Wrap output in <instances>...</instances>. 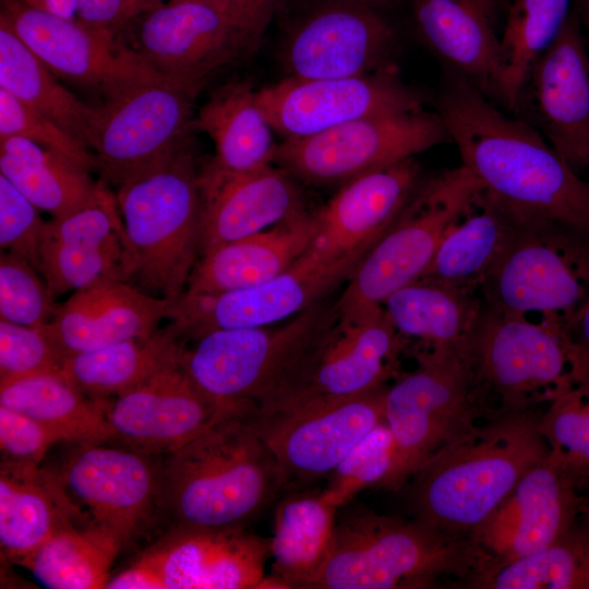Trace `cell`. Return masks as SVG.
Instances as JSON below:
<instances>
[{
	"label": "cell",
	"mask_w": 589,
	"mask_h": 589,
	"mask_svg": "<svg viewBox=\"0 0 589 589\" xmlns=\"http://www.w3.org/2000/svg\"><path fill=\"white\" fill-rule=\"evenodd\" d=\"M437 112L461 165L519 215L566 226L589 239V182L532 125L508 117L453 71Z\"/></svg>",
	"instance_id": "1"
},
{
	"label": "cell",
	"mask_w": 589,
	"mask_h": 589,
	"mask_svg": "<svg viewBox=\"0 0 589 589\" xmlns=\"http://www.w3.org/2000/svg\"><path fill=\"white\" fill-rule=\"evenodd\" d=\"M533 407L501 410L473 424L410 478L412 517L452 534L472 537L550 448Z\"/></svg>",
	"instance_id": "2"
},
{
	"label": "cell",
	"mask_w": 589,
	"mask_h": 589,
	"mask_svg": "<svg viewBox=\"0 0 589 589\" xmlns=\"http://www.w3.org/2000/svg\"><path fill=\"white\" fill-rule=\"evenodd\" d=\"M255 406L221 409L159 468L160 506L176 525L245 527L285 491L279 466L257 432Z\"/></svg>",
	"instance_id": "3"
},
{
	"label": "cell",
	"mask_w": 589,
	"mask_h": 589,
	"mask_svg": "<svg viewBox=\"0 0 589 589\" xmlns=\"http://www.w3.org/2000/svg\"><path fill=\"white\" fill-rule=\"evenodd\" d=\"M492 564L471 537L347 503L338 510L330 552L306 589L429 588L443 577L467 582Z\"/></svg>",
	"instance_id": "4"
},
{
	"label": "cell",
	"mask_w": 589,
	"mask_h": 589,
	"mask_svg": "<svg viewBox=\"0 0 589 589\" xmlns=\"http://www.w3.org/2000/svg\"><path fill=\"white\" fill-rule=\"evenodd\" d=\"M200 169L191 143L118 187L125 281L176 302L200 255Z\"/></svg>",
	"instance_id": "5"
},
{
	"label": "cell",
	"mask_w": 589,
	"mask_h": 589,
	"mask_svg": "<svg viewBox=\"0 0 589 589\" xmlns=\"http://www.w3.org/2000/svg\"><path fill=\"white\" fill-rule=\"evenodd\" d=\"M338 315L337 299L328 297L277 327L215 329L187 345L180 366L219 407L259 409L279 394Z\"/></svg>",
	"instance_id": "6"
},
{
	"label": "cell",
	"mask_w": 589,
	"mask_h": 589,
	"mask_svg": "<svg viewBox=\"0 0 589 589\" xmlns=\"http://www.w3.org/2000/svg\"><path fill=\"white\" fill-rule=\"evenodd\" d=\"M479 293L502 314L563 324L589 297V239L525 218Z\"/></svg>",
	"instance_id": "7"
},
{
	"label": "cell",
	"mask_w": 589,
	"mask_h": 589,
	"mask_svg": "<svg viewBox=\"0 0 589 589\" xmlns=\"http://www.w3.org/2000/svg\"><path fill=\"white\" fill-rule=\"evenodd\" d=\"M417 368L388 385L384 420L395 443L384 490L399 491L434 454L474 424L480 411L467 348L417 353Z\"/></svg>",
	"instance_id": "8"
},
{
	"label": "cell",
	"mask_w": 589,
	"mask_h": 589,
	"mask_svg": "<svg viewBox=\"0 0 589 589\" xmlns=\"http://www.w3.org/2000/svg\"><path fill=\"white\" fill-rule=\"evenodd\" d=\"M482 184L464 165L422 180L388 230L356 267L337 298L338 313L382 308L396 290L419 279L444 233Z\"/></svg>",
	"instance_id": "9"
},
{
	"label": "cell",
	"mask_w": 589,
	"mask_h": 589,
	"mask_svg": "<svg viewBox=\"0 0 589 589\" xmlns=\"http://www.w3.org/2000/svg\"><path fill=\"white\" fill-rule=\"evenodd\" d=\"M468 357L480 405L494 397L496 411L548 402L573 384L563 326L554 321L506 315L483 303Z\"/></svg>",
	"instance_id": "10"
},
{
	"label": "cell",
	"mask_w": 589,
	"mask_h": 589,
	"mask_svg": "<svg viewBox=\"0 0 589 589\" xmlns=\"http://www.w3.org/2000/svg\"><path fill=\"white\" fill-rule=\"evenodd\" d=\"M199 92L163 76L107 97L95 107L89 134L97 170L119 187L190 144Z\"/></svg>",
	"instance_id": "11"
},
{
	"label": "cell",
	"mask_w": 589,
	"mask_h": 589,
	"mask_svg": "<svg viewBox=\"0 0 589 589\" xmlns=\"http://www.w3.org/2000/svg\"><path fill=\"white\" fill-rule=\"evenodd\" d=\"M448 134L437 111L424 107L368 116L277 145L274 163L310 183L348 181L424 152Z\"/></svg>",
	"instance_id": "12"
},
{
	"label": "cell",
	"mask_w": 589,
	"mask_h": 589,
	"mask_svg": "<svg viewBox=\"0 0 589 589\" xmlns=\"http://www.w3.org/2000/svg\"><path fill=\"white\" fill-rule=\"evenodd\" d=\"M388 384L372 390L253 411L254 424L274 455L285 492L328 478L349 452L384 422Z\"/></svg>",
	"instance_id": "13"
},
{
	"label": "cell",
	"mask_w": 589,
	"mask_h": 589,
	"mask_svg": "<svg viewBox=\"0 0 589 589\" xmlns=\"http://www.w3.org/2000/svg\"><path fill=\"white\" fill-rule=\"evenodd\" d=\"M408 342L383 306L366 313L338 315L314 342L294 373L262 413L305 401L357 395L387 385L399 374Z\"/></svg>",
	"instance_id": "14"
},
{
	"label": "cell",
	"mask_w": 589,
	"mask_h": 589,
	"mask_svg": "<svg viewBox=\"0 0 589 589\" xmlns=\"http://www.w3.org/2000/svg\"><path fill=\"white\" fill-rule=\"evenodd\" d=\"M369 251L329 259L308 250L288 269L255 286L217 294L183 293L172 303L169 318L189 340L215 329L272 325L328 298Z\"/></svg>",
	"instance_id": "15"
},
{
	"label": "cell",
	"mask_w": 589,
	"mask_h": 589,
	"mask_svg": "<svg viewBox=\"0 0 589 589\" xmlns=\"http://www.w3.org/2000/svg\"><path fill=\"white\" fill-rule=\"evenodd\" d=\"M398 37L377 10L344 0H311L280 49L287 76H359L396 64Z\"/></svg>",
	"instance_id": "16"
},
{
	"label": "cell",
	"mask_w": 589,
	"mask_h": 589,
	"mask_svg": "<svg viewBox=\"0 0 589 589\" xmlns=\"http://www.w3.org/2000/svg\"><path fill=\"white\" fill-rule=\"evenodd\" d=\"M0 19L57 77L106 98L164 76L139 51L120 45L115 32L76 17L58 16L20 0H1Z\"/></svg>",
	"instance_id": "17"
},
{
	"label": "cell",
	"mask_w": 589,
	"mask_h": 589,
	"mask_svg": "<svg viewBox=\"0 0 589 589\" xmlns=\"http://www.w3.org/2000/svg\"><path fill=\"white\" fill-rule=\"evenodd\" d=\"M272 129L286 139L309 136L368 116L423 108L425 96L393 64L359 76L298 79L256 91Z\"/></svg>",
	"instance_id": "18"
},
{
	"label": "cell",
	"mask_w": 589,
	"mask_h": 589,
	"mask_svg": "<svg viewBox=\"0 0 589 589\" xmlns=\"http://www.w3.org/2000/svg\"><path fill=\"white\" fill-rule=\"evenodd\" d=\"M514 112L576 172L589 170V53L575 14L533 63Z\"/></svg>",
	"instance_id": "19"
},
{
	"label": "cell",
	"mask_w": 589,
	"mask_h": 589,
	"mask_svg": "<svg viewBox=\"0 0 589 589\" xmlns=\"http://www.w3.org/2000/svg\"><path fill=\"white\" fill-rule=\"evenodd\" d=\"M58 472L63 486L87 508L92 522L127 545L160 506L159 468L149 454L109 443L76 444Z\"/></svg>",
	"instance_id": "20"
},
{
	"label": "cell",
	"mask_w": 589,
	"mask_h": 589,
	"mask_svg": "<svg viewBox=\"0 0 589 589\" xmlns=\"http://www.w3.org/2000/svg\"><path fill=\"white\" fill-rule=\"evenodd\" d=\"M139 44L158 73L199 91L216 71L257 47L226 10L192 0H169L147 12Z\"/></svg>",
	"instance_id": "21"
},
{
	"label": "cell",
	"mask_w": 589,
	"mask_h": 589,
	"mask_svg": "<svg viewBox=\"0 0 589 589\" xmlns=\"http://www.w3.org/2000/svg\"><path fill=\"white\" fill-rule=\"evenodd\" d=\"M581 483L550 456L532 467L472 536L493 556L491 568L541 552L566 534L585 507L577 494Z\"/></svg>",
	"instance_id": "22"
},
{
	"label": "cell",
	"mask_w": 589,
	"mask_h": 589,
	"mask_svg": "<svg viewBox=\"0 0 589 589\" xmlns=\"http://www.w3.org/2000/svg\"><path fill=\"white\" fill-rule=\"evenodd\" d=\"M221 409L178 364L108 402L109 443L169 454L201 434Z\"/></svg>",
	"instance_id": "23"
},
{
	"label": "cell",
	"mask_w": 589,
	"mask_h": 589,
	"mask_svg": "<svg viewBox=\"0 0 589 589\" xmlns=\"http://www.w3.org/2000/svg\"><path fill=\"white\" fill-rule=\"evenodd\" d=\"M143 553L166 589H248L262 588L271 543L245 527L176 525Z\"/></svg>",
	"instance_id": "24"
},
{
	"label": "cell",
	"mask_w": 589,
	"mask_h": 589,
	"mask_svg": "<svg viewBox=\"0 0 589 589\" xmlns=\"http://www.w3.org/2000/svg\"><path fill=\"white\" fill-rule=\"evenodd\" d=\"M117 199L107 188L93 202L45 221L39 273L57 298L104 278L125 280V243Z\"/></svg>",
	"instance_id": "25"
},
{
	"label": "cell",
	"mask_w": 589,
	"mask_h": 589,
	"mask_svg": "<svg viewBox=\"0 0 589 589\" xmlns=\"http://www.w3.org/2000/svg\"><path fill=\"white\" fill-rule=\"evenodd\" d=\"M200 256L304 211L290 175L272 165L233 172L213 160L200 169Z\"/></svg>",
	"instance_id": "26"
},
{
	"label": "cell",
	"mask_w": 589,
	"mask_h": 589,
	"mask_svg": "<svg viewBox=\"0 0 589 589\" xmlns=\"http://www.w3.org/2000/svg\"><path fill=\"white\" fill-rule=\"evenodd\" d=\"M414 157L361 173L314 213L309 251L335 259L370 250L396 220L421 182Z\"/></svg>",
	"instance_id": "27"
},
{
	"label": "cell",
	"mask_w": 589,
	"mask_h": 589,
	"mask_svg": "<svg viewBox=\"0 0 589 589\" xmlns=\"http://www.w3.org/2000/svg\"><path fill=\"white\" fill-rule=\"evenodd\" d=\"M172 303L125 280L104 278L74 291L41 329L65 359L152 335L169 318Z\"/></svg>",
	"instance_id": "28"
},
{
	"label": "cell",
	"mask_w": 589,
	"mask_h": 589,
	"mask_svg": "<svg viewBox=\"0 0 589 589\" xmlns=\"http://www.w3.org/2000/svg\"><path fill=\"white\" fill-rule=\"evenodd\" d=\"M315 230L314 213L302 211L268 229L217 247L196 262L184 293L217 294L264 283L308 251Z\"/></svg>",
	"instance_id": "29"
},
{
	"label": "cell",
	"mask_w": 589,
	"mask_h": 589,
	"mask_svg": "<svg viewBox=\"0 0 589 589\" xmlns=\"http://www.w3.org/2000/svg\"><path fill=\"white\" fill-rule=\"evenodd\" d=\"M525 218L481 185L447 227L420 278L479 292Z\"/></svg>",
	"instance_id": "30"
},
{
	"label": "cell",
	"mask_w": 589,
	"mask_h": 589,
	"mask_svg": "<svg viewBox=\"0 0 589 589\" xmlns=\"http://www.w3.org/2000/svg\"><path fill=\"white\" fill-rule=\"evenodd\" d=\"M417 29L453 71L498 100L501 46L495 23L469 0H412Z\"/></svg>",
	"instance_id": "31"
},
{
	"label": "cell",
	"mask_w": 589,
	"mask_h": 589,
	"mask_svg": "<svg viewBox=\"0 0 589 589\" xmlns=\"http://www.w3.org/2000/svg\"><path fill=\"white\" fill-rule=\"evenodd\" d=\"M188 342L181 326L170 321L149 336L69 356L60 372L85 396L110 401L180 364Z\"/></svg>",
	"instance_id": "32"
},
{
	"label": "cell",
	"mask_w": 589,
	"mask_h": 589,
	"mask_svg": "<svg viewBox=\"0 0 589 589\" xmlns=\"http://www.w3.org/2000/svg\"><path fill=\"white\" fill-rule=\"evenodd\" d=\"M382 306L417 354L467 348L483 302L479 292L420 278L393 292Z\"/></svg>",
	"instance_id": "33"
},
{
	"label": "cell",
	"mask_w": 589,
	"mask_h": 589,
	"mask_svg": "<svg viewBox=\"0 0 589 589\" xmlns=\"http://www.w3.org/2000/svg\"><path fill=\"white\" fill-rule=\"evenodd\" d=\"M79 515L57 473L0 465V545L12 562L74 526Z\"/></svg>",
	"instance_id": "34"
},
{
	"label": "cell",
	"mask_w": 589,
	"mask_h": 589,
	"mask_svg": "<svg viewBox=\"0 0 589 589\" xmlns=\"http://www.w3.org/2000/svg\"><path fill=\"white\" fill-rule=\"evenodd\" d=\"M338 510L323 490L286 492L275 510L273 568L262 588L306 589L330 552Z\"/></svg>",
	"instance_id": "35"
},
{
	"label": "cell",
	"mask_w": 589,
	"mask_h": 589,
	"mask_svg": "<svg viewBox=\"0 0 589 589\" xmlns=\"http://www.w3.org/2000/svg\"><path fill=\"white\" fill-rule=\"evenodd\" d=\"M194 129L212 139L213 161L229 171H252L274 163L277 145L250 82L218 87L201 107Z\"/></svg>",
	"instance_id": "36"
},
{
	"label": "cell",
	"mask_w": 589,
	"mask_h": 589,
	"mask_svg": "<svg viewBox=\"0 0 589 589\" xmlns=\"http://www.w3.org/2000/svg\"><path fill=\"white\" fill-rule=\"evenodd\" d=\"M0 173L52 217L93 202L106 189L91 171L19 136L0 137Z\"/></svg>",
	"instance_id": "37"
},
{
	"label": "cell",
	"mask_w": 589,
	"mask_h": 589,
	"mask_svg": "<svg viewBox=\"0 0 589 589\" xmlns=\"http://www.w3.org/2000/svg\"><path fill=\"white\" fill-rule=\"evenodd\" d=\"M108 402L85 396L60 371L0 386V406L35 419L74 444L109 443Z\"/></svg>",
	"instance_id": "38"
},
{
	"label": "cell",
	"mask_w": 589,
	"mask_h": 589,
	"mask_svg": "<svg viewBox=\"0 0 589 589\" xmlns=\"http://www.w3.org/2000/svg\"><path fill=\"white\" fill-rule=\"evenodd\" d=\"M0 87L89 148L95 107L79 99L0 19Z\"/></svg>",
	"instance_id": "39"
},
{
	"label": "cell",
	"mask_w": 589,
	"mask_h": 589,
	"mask_svg": "<svg viewBox=\"0 0 589 589\" xmlns=\"http://www.w3.org/2000/svg\"><path fill=\"white\" fill-rule=\"evenodd\" d=\"M122 546L108 530L89 524L56 533L20 565L28 568L46 588L99 589L109 579V569Z\"/></svg>",
	"instance_id": "40"
},
{
	"label": "cell",
	"mask_w": 589,
	"mask_h": 589,
	"mask_svg": "<svg viewBox=\"0 0 589 589\" xmlns=\"http://www.w3.org/2000/svg\"><path fill=\"white\" fill-rule=\"evenodd\" d=\"M570 0H506L498 100L514 112L530 69L569 16Z\"/></svg>",
	"instance_id": "41"
},
{
	"label": "cell",
	"mask_w": 589,
	"mask_h": 589,
	"mask_svg": "<svg viewBox=\"0 0 589 589\" xmlns=\"http://www.w3.org/2000/svg\"><path fill=\"white\" fill-rule=\"evenodd\" d=\"M479 589H589V520L545 550L490 568L466 582Z\"/></svg>",
	"instance_id": "42"
},
{
	"label": "cell",
	"mask_w": 589,
	"mask_h": 589,
	"mask_svg": "<svg viewBox=\"0 0 589 589\" xmlns=\"http://www.w3.org/2000/svg\"><path fill=\"white\" fill-rule=\"evenodd\" d=\"M539 430L550 457L582 483L589 479V385L573 383L548 401Z\"/></svg>",
	"instance_id": "43"
},
{
	"label": "cell",
	"mask_w": 589,
	"mask_h": 589,
	"mask_svg": "<svg viewBox=\"0 0 589 589\" xmlns=\"http://www.w3.org/2000/svg\"><path fill=\"white\" fill-rule=\"evenodd\" d=\"M394 456V438L384 421L368 433L334 469L323 493L340 508L363 490L384 489Z\"/></svg>",
	"instance_id": "44"
},
{
	"label": "cell",
	"mask_w": 589,
	"mask_h": 589,
	"mask_svg": "<svg viewBox=\"0 0 589 589\" xmlns=\"http://www.w3.org/2000/svg\"><path fill=\"white\" fill-rule=\"evenodd\" d=\"M38 273L26 260L1 250L0 320L41 327L53 317L59 304Z\"/></svg>",
	"instance_id": "45"
},
{
	"label": "cell",
	"mask_w": 589,
	"mask_h": 589,
	"mask_svg": "<svg viewBox=\"0 0 589 589\" xmlns=\"http://www.w3.org/2000/svg\"><path fill=\"white\" fill-rule=\"evenodd\" d=\"M4 136L26 139L88 171L97 169L94 153L82 141L0 87V137Z\"/></svg>",
	"instance_id": "46"
},
{
	"label": "cell",
	"mask_w": 589,
	"mask_h": 589,
	"mask_svg": "<svg viewBox=\"0 0 589 589\" xmlns=\"http://www.w3.org/2000/svg\"><path fill=\"white\" fill-rule=\"evenodd\" d=\"M64 360L41 327L0 320V386L38 374L59 372Z\"/></svg>",
	"instance_id": "47"
},
{
	"label": "cell",
	"mask_w": 589,
	"mask_h": 589,
	"mask_svg": "<svg viewBox=\"0 0 589 589\" xmlns=\"http://www.w3.org/2000/svg\"><path fill=\"white\" fill-rule=\"evenodd\" d=\"M38 208L0 173V247L39 272L44 220Z\"/></svg>",
	"instance_id": "48"
},
{
	"label": "cell",
	"mask_w": 589,
	"mask_h": 589,
	"mask_svg": "<svg viewBox=\"0 0 589 589\" xmlns=\"http://www.w3.org/2000/svg\"><path fill=\"white\" fill-rule=\"evenodd\" d=\"M62 441L60 434L35 419L0 406L1 466L39 468L48 449Z\"/></svg>",
	"instance_id": "49"
},
{
	"label": "cell",
	"mask_w": 589,
	"mask_h": 589,
	"mask_svg": "<svg viewBox=\"0 0 589 589\" xmlns=\"http://www.w3.org/2000/svg\"><path fill=\"white\" fill-rule=\"evenodd\" d=\"M562 326L573 382L589 385V297Z\"/></svg>",
	"instance_id": "50"
},
{
	"label": "cell",
	"mask_w": 589,
	"mask_h": 589,
	"mask_svg": "<svg viewBox=\"0 0 589 589\" xmlns=\"http://www.w3.org/2000/svg\"><path fill=\"white\" fill-rule=\"evenodd\" d=\"M237 26L257 46L281 0H227Z\"/></svg>",
	"instance_id": "51"
},
{
	"label": "cell",
	"mask_w": 589,
	"mask_h": 589,
	"mask_svg": "<svg viewBox=\"0 0 589 589\" xmlns=\"http://www.w3.org/2000/svg\"><path fill=\"white\" fill-rule=\"evenodd\" d=\"M105 588L166 589V586L157 566L142 553L128 568L109 577Z\"/></svg>",
	"instance_id": "52"
},
{
	"label": "cell",
	"mask_w": 589,
	"mask_h": 589,
	"mask_svg": "<svg viewBox=\"0 0 589 589\" xmlns=\"http://www.w3.org/2000/svg\"><path fill=\"white\" fill-rule=\"evenodd\" d=\"M124 0H76L75 17L96 27L117 32Z\"/></svg>",
	"instance_id": "53"
},
{
	"label": "cell",
	"mask_w": 589,
	"mask_h": 589,
	"mask_svg": "<svg viewBox=\"0 0 589 589\" xmlns=\"http://www.w3.org/2000/svg\"><path fill=\"white\" fill-rule=\"evenodd\" d=\"M24 4L58 16L73 19L76 12V0H20Z\"/></svg>",
	"instance_id": "54"
},
{
	"label": "cell",
	"mask_w": 589,
	"mask_h": 589,
	"mask_svg": "<svg viewBox=\"0 0 589 589\" xmlns=\"http://www.w3.org/2000/svg\"><path fill=\"white\" fill-rule=\"evenodd\" d=\"M165 0H124L119 28L142 13H147L161 4Z\"/></svg>",
	"instance_id": "55"
},
{
	"label": "cell",
	"mask_w": 589,
	"mask_h": 589,
	"mask_svg": "<svg viewBox=\"0 0 589 589\" xmlns=\"http://www.w3.org/2000/svg\"><path fill=\"white\" fill-rule=\"evenodd\" d=\"M483 11L494 23L504 0H469Z\"/></svg>",
	"instance_id": "56"
},
{
	"label": "cell",
	"mask_w": 589,
	"mask_h": 589,
	"mask_svg": "<svg viewBox=\"0 0 589 589\" xmlns=\"http://www.w3.org/2000/svg\"><path fill=\"white\" fill-rule=\"evenodd\" d=\"M366 5L380 12L400 4L404 0H344Z\"/></svg>",
	"instance_id": "57"
},
{
	"label": "cell",
	"mask_w": 589,
	"mask_h": 589,
	"mask_svg": "<svg viewBox=\"0 0 589 589\" xmlns=\"http://www.w3.org/2000/svg\"><path fill=\"white\" fill-rule=\"evenodd\" d=\"M584 13L589 25V0H581Z\"/></svg>",
	"instance_id": "58"
},
{
	"label": "cell",
	"mask_w": 589,
	"mask_h": 589,
	"mask_svg": "<svg viewBox=\"0 0 589 589\" xmlns=\"http://www.w3.org/2000/svg\"><path fill=\"white\" fill-rule=\"evenodd\" d=\"M584 515L589 520V497L585 502Z\"/></svg>",
	"instance_id": "59"
},
{
	"label": "cell",
	"mask_w": 589,
	"mask_h": 589,
	"mask_svg": "<svg viewBox=\"0 0 589 589\" xmlns=\"http://www.w3.org/2000/svg\"><path fill=\"white\" fill-rule=\"evenodd\" d=\"M587 483H588V485H589V479L587 480Z\"/></svg>",
	"instance_id": "60"
}]
</instances>
